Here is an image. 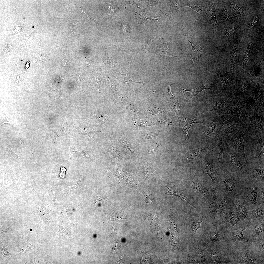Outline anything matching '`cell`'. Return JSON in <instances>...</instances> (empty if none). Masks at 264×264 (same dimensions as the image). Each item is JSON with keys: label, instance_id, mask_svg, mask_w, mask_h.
<instances>
[{"label": "cell", "instance_id": "obj_54", "mask_svg": "<svg viewBox=\"0 0 264 264\" xmlns=\"http://www.w3.org/2000/svg\"><path fill=\"white\" fill-rule=\"evenodd\" d=\"M127 3L130 4L134 5L136 7L140 9V8L133 0H127L126 1Z\"/></svg>", "mask_w": 264, "mask_h": 264}, {"label": "cell", "instance_id": "obj_56", "mask_svg": "<svg viewBox=\"0 0 264 264\" xmlns=\"http://www.w3.org/2000/svg\"><path fill=\"white\" fill-rule=\"evenodd\" d=\"M264 187L262 189V190L261 193V196L262 199V200L264 202Z\"/></svg>", "mask_w": 264, "mask_h": 264}, {"label": "cell", "instance_id": "obj_43", "mask_svg": "<svg viewBox=\"0 0 264 264\" xmlns=\"http://www.w3.org/2000/svg\"><path fill=\"white\" fill-rule=\"evenodd\" d=\"M203 220L196 221L193 222L192 225V229L193 232H195L200 227V223Z\"/></svg>", "mask_w": 264, "mask_h": 264}, {"label": "cell", "instance_id": "obj_9", "mask_svg": "<svg viewBox=\"0 0 264 264\" xmlns=\"http://www.w3.org/2000/svg\"><path fill=\"white\" fill-rule=\"evenodd\" d=\"M171 85H169L167 91V100L171 109H173L175 112L176 115L178 116L181 114L180 106L177 98L172 93L170 90Z\"/></svg>", "mask_w": 264, "mask_h": 264}, {"label": "cell", "instance_id": "obj_38", "mask_svg": "<svg viewBox=\"0 0 264 264\" xmlns=\"http://www.w3.org/2000/svg\"><path fill=\"white\" fill-rule=\"evenodd\" d=\"M251 213L253 217L257 218L262 216L264 214V211L262 208H259L253 210Z\"/></svg>", "mask_w": 264, "mask_h": 264}, {"label": "cell", "instance_id": "obj_12", "mask_svg": "<svg viewBox=\"0 0 264 264\" xmlns=\"http://www.w3.org/2000/svg\"><path fill=\"white\" fill-rule=\"evenodd\" d=\"M231 99L228 98H221L216 100L213 104L210 110L217 112L228 105Z\"/></svg>", "mask_w": 264, "mask_h": 264}, {"label": "cell", "instance_id": "obj_18", "mask_svg": "<svg viewBox=\"0 0 264 264\" xmlns=\"http://www.w3.org/2000/svg\"><path fill=\"white\" fill-rule=\"evenodd\" d=\"M226 221L228 225L232 227L240 220V218L237 215L230 212H228L225 215Z\"/></svg>", "mask_w": 264, "mask_h": 264}, {"label": "cell", "instance_id": "obj_35", "mask_svg": "<svg viewBox=\"0 0 264 264\" xmlns=\"http://www.w3.org/2000/svg\"><path fill=\"white\" fill-rule=\"evenodd\" d=\"M137 19L138 24H144L147 21L153 20H156L159 21L158 20L155 18H147L141 14H139L138 15Z\"/></svg>", "mask_w": 264, "mask_h": 264}, {"label": "cell", "instance_id": "obj_31", "mask_svg": "<svg viewBox=\"0 0 264 264\" xmlns=\"http://www.w3.org/2000/svg\"><path fill=\"white\" fill-rule=\"evenodd\" d=\"M191 43L192 47V55H191L193 59H195V54L196 53L197 56L198 57V55H200V54L201 53L200 49L201 48L199 46L198 44L197 43L196 44H193Z\"/></svg>", "mask_w": 264, "mask_h": 264}, {"label": "cell", "instance_id": "obj_49", "mask_svg": "<svg viewBox=\"0 0 264 264\" xmlns=\"http://www.w3.org/2000/svg\"><path fill=\"white\" fill-rule=\"evenodd\" d=\"M257 234H261L264 231V224L262 223L259 225L256 228L255 230Z\"/></svg>", "mask_w": 264, "mask_h": 264}, {"label": "cell", "instance_id": "obj_26", "mask_svg": "<svg viewBox=\"0 0 264 264\" xmlns=\"http://www.w3.org/2000/svg\"><path fill=\"white\" fill-rule=\"evenodd\" d=\"M227 4L232 10L236 16H241L243 15L244 10L242 8L236 5L231 3Z\"/></svg>", "mask_w": 264, "mask_h": 264}, {"label": "cell", "instance_id": "obj_40", "mask_svg": "<svg viewBox=\"0 0 264 264\" xmlns=\"http://www.w3.org/2000/svg\"><path fill=\"white\" fill-rule=\"evenodd\" d=\"M158 121L161 123L169 125H172L174 123L173 120L165 118H160L158 120Z\"/></svg>", "mask_w": 264, "mask_h": 264}, {"label": "cell", "instance_id": "obj_4", "mask_svg": "<svg viewBox=\"0 0 264 264\" xmlns=\"http://www.w3.org/2000/svg\"><path fill=\"white\" fill-rule=\"evenodd\" d=\"M196 123L201 124H204L201 119L192 117L186 115H183L181 117L179 121L180 129L183 134L186 141L190 146V140L188 135V132L192 124Z\"/></svg>", "mask_w": 264, "mask_h": 264}, {"label": "cell", "instance_id": "obj_6", "mask_svg": "<svg viewBox=\"0 0 264 264\" xmlns=\"http://www.w3.org/2000/svg\"><path fill=\"white\" fill-rule=\"evenodd\" d=\"M246 131L243 128H241L231 138V143L232 147L241 153L247 163L245 153L243 141V136Z\"/></svg>", "mask_w": 264, "mask_h": 264}, {"label": "cell", "instance_id": "obj_44", "mask_svg": "<svg viewBox=\"0 0 264 264\" xmlns=\"http://www.w3.org/2000/svg\"><path fill=\"white\" fill-rule=\"evenodd\" d=\"M259 67L255 65L252 66L250 70V73L252 75L257 76L259 73Z\"/></svg>", "mask_w": 264, "mask_h": 264}, {"label": "cell", "instance_id": "obj_51", "mask_svg": "<svg viewBox=\"0 0 264 264\" xmlns=\"http://www.w3.org/2000/svg\"><path fill=\"white\" fill-rule=\"evenodd\" d=\"M52 137V139L55 143H57L59 140V136L57 135L54 132H53Z\"/></svg>", "mask_w": 264, "mask_h": 264}, {"label": "cell", "instance_id": "obj_47", "mask_svg": "<svg viewBox=\"0 0 264 264\" xmlns=\"http://www.w3.org/2000/svg\"><path fill=\"white\" fill-rule=\"evenodd\" d=\"M235 30V28L234 27H229L226 29L225 31V34L227 36L233 34Z\"/></svg>", "mask_w": 264, "mask_h": 264}, {"label": "cell", "instance_id": "obj_27", "mask_svg": "<svg viewBox=\"0 0 264 264\" xmlns=\"http://www.w3.org/2000/svg\"><path fill=\"white\" fill-rule=\"evenodd\" d=\"M148 112L150 116L165 113L163 110L155 105L150 106L148 108Z\"/></svg>", "mask_w": 264, "mask_h": 264}, {"label": "cell", "instance_id": "obj_23", "mask_svg": "<svg viewBox=\"0 0 264 264\" xmlns=\"http://www.w3.org/2000/svg\"><path fill=\"white\" fill-rule=\"evenodd\" d=\"M219 78L222 82L223 86L231 88L233 87L232 81L222 73L217 74Z\"/></svg>", "mask_w": 264, "mask_h": 264}, {"label": "cell", "instance_id": "obj_8", "mask_svg": "<svg viewBox=\"0 0 264 264\" xmlns=\"http://www.w3.org/2000/svg\"><path fill=\"white\" fill-rule=\"evenodd\" d=\"M264 114L250 111L247 113L246 117L250 120L252 123L260 129L264 133Z\"/></svg>", "mask_w": 264, "mask_h": 264}, {"label": "cell", "instance_id": "obj_41", "mask_svg": "<svg viewBox=\"0 0 264 264\" xmlns=\"http://www.w3.org/2000/svg\"><path fill=\"white\" fill-rule=\"evenodd\" d=\"M0 246V252L6 258L11 257V254L8 252L2 242Z\"/></svg>", "mask_w": 264, "mask_h": 264}, {"label": "cell", "instance_id": "obj_42", "mask_svg": "<svg viewBox=\"0 0 264 264\" xmlns=\"http://www.w3.org/2000/svg\"><path fill=\"white\" fill-rule=\"evenodd\" d=\"M159 135L158 133L150 132L146 134L143 137V138L145 139L151 140L155 138Z\"/></svg>", "mask_w": 264, "mask_h": 264}, {"label": "cell", "instance_id": "obj_25", "mask_svg": "<svg viewBox=\"0 0 264 264\" xmlns=\"http://www.w3.org/2000/svg\"><path fill=\"white\" fill-rule=\"evenodd\" d=\"M94 117L101 123H104L109 121V119L108 116L106 114L102 112L95 113Z\"/></svg>", "mask_w": 264, "mask_h": 264}, {"label": "cell", "instance_id": "obj_33", "mask_svg": "<svg viewBox=\"0 0 264 264\" xmlns=\"http://www.w3.org/2000/svg\"><path fill=\"white\" fill-rule=\"evenodd\" d=\"M245 230V229H241L233 235V240L234 242L237 240L243 241L244 239H246L244 237L242 233L243 231Z\"/></svg>", "mask_w": 264, "mask_h": 264}, {"label": "cell", "instance_id": "obj_7", "mask_svg": "<svg viewBox=\"0 0 264 264\" xmlns=\"http://www.w3.org/2000/svg\"><path fill=\"white\" fill-rule=\"evenodd\" d=\"M209 89L210 88L207 85L202 84L196 88L191 90H186L183 88H180V91L183 93L184 95V99L181 107H183L187 102L194 97H196L197 95L204 89Z\"/></svg>", "mask_w": 264, "mask_h": 264}, {"label": "cell", "instance_id": "obj_20", "mask_svg": "<svg viewBox=\"0 0 264 264\" xmlns=\"http://www.w3.org/2000/svg\"><path fill=\"white\" fill-rule=\"evenodd\" d=\"M235 210L236 215L240 218L243 219L248 218V216L244 203H239L236 205Z\"/></svg>", "mask_w": 264, "mask_h": 264}, {"label": "cell", "instance_id": "obj_19", "mask_svg": "<svg viewBox=\"0 0 264 264\" xmlns=\"http://www.w3.org/2000/svg\"><path fill=\"white\" fill-rule=\"evenodd\" d=\"M229 155L231 162L235 166L236 170L243 172L244 170V167L237 156L232 151L229 152Z\"/></svg>", "mask_w": 264, "mask_h": 264}, {"label": "cell", "instance_id": "obj_58", "mask_svg": "<svg viewBox=\"0 0 264 264\" xmlns=\"http://www.w3.org/2000/svg\"><path fill=\"white\" fill-rule=\"evenodd\" d=\"M63 64L65 66H68L69 65L68 62L66 61L64 62Z\"/></svg>", "mask_w": 264, "mask_h": 264}, {"label": "cell", "instance_id": "obj_55", "mask_svg": "<svg viewBox=\"0 0 264 264\" xmlns=\"http://www.w3.org/2000/svg\"><path fill=\"white\" fill-rule=\"evenodd\" d=\"M82 11L83 12L84 11V13L86 14V15L87 16L86 17V18H88V19H90V20H92V21H93L94 22H95L96 23H98L99 22H100L98 21H97V20H94V19H93L92 18H90L89 16V15H88V14H87V13H86V12H85V11H84V10H83Z\"/></svg>", "mask_w": 264, "mask_h": 264}, {"label": "cell", "instance_id": "obj_11", "mask_svg": "<svg viewBox=\"0 0 264 264\" xmlns=\"http://www.w3.org/2000/svg\"><path fill=\"white\" fill-rule=\"evenodd\" d=\"M203 171L204 175L207 174L210 176L213 184L216 183L217 175L211 163L208 160L206 161L203 165Z\"/></svg>", "mask_w": 264, "mask_h": 264}, {"label": "cell", "instance_id": "obj_53", "mask_svg": "<svg viewBox=\"0 0 264 264\" xmlns=\"http://www.w3.org/2000/svg\"><path fill=\"white\" fill-rule=\"evenodd\" d=\"M1 232H5L11 233L12 230L11 229H8L7 228H3L1 229Z\"/></svg>", "mask_w": 264, "mask_h": 264}, {"label": "cell", "instance_id": "obj_36", "mask_svg": "<svg viewBox=\"0 0 264 264\" xmlns=\"http://www.w3.org/2000/svg\"><path fill=\"white\" fill-rule=\"evenodd\" d=\"M259 156L262 160H264V142L260 141L259 143L258 147Z\"/></svg>", "mask_w": 264, "mask_h": 264}, {"label": "cell", "instance_id": "obj_21", "mask_svg": "<svg viewBox=\"0 0 264 264\" xmlns=\"http://www.w3.org/2000/svg\"><path fill=\"white\" fill-rule=\"evenodd\" d=\"M75 127L81 134L88 135L90 138L92 137L94 132H99L93 131L91 128L85 125L77 126Z\"/></svg>", "mask_w": 264, "mask_h": 264}, {"label": "cell", "instance_id": "obj_34", "mask_svg": "<svg viewBox=\"0 0 264 264\" xmlns=\"http://www.w3.org/2000/svg\"><path fill=\"white\" fill-rule=\"evenodd\" d=\"M237 51L234 46L232 47L231 53L230 62L231 63H235L237 57Z\"/></svg>", "mask_w": 264, "mask_h": 264}, {"label": "cell", "instance_id": "obj_48", "mask_svg": "<svg viewBox=\"0 0 264 264\" xmlns=\"http://www.w3.org/2000/svg\"><path fill=\"white\" fill-rule=\"evenodd\" d=\"M222 12L224 19L229 21L231 19V18L230 14L226 9H224L222 10Z\"/></svg>", "mask_w": 264, "mask_h": 264}, {"label": "cell", "instance_id": "obj_52", "mask_svg": "<svg viewBox=\"0 0 264 264\" xmlns=\"http://www.w3.org/2000/svg\"><path fill=\"white\" fill-rule=\"evenodd\" d=\"M257 22V18H253L252 20V21H251L250 23V25L249 26V28L250 29H251L255 25Z\"/></svg>", "mask_w": 264, "mask_h": 264}, {"label": "cell", "instance_id": "obj_39", "mask_svg": "<svg viewBox=\"0 0 264 264\" xmlns=\"http://www.w3.org/2000/svg\"><path fill=\"white\" fill-rule=\"evenodd\" d=\"M137 252L139 253L142 256V259L141 262L146 263L151 261V256L149 253L147 252Z\"/></svg>", "mask_w": 264, "mask_h": 264}, {"label": "cell", "instance_id": "obj_29", "mask_svg": "<svg viewBox=\"0 0 264 264\" xmlns=\"http://www.w3.org/2000/svg\"><path fill=\"white\" fill-rule=\"evenodd\" d=\"M134 121L136 125L139 127L150 126L153 124V123L151 122L137 118H134Z\"/></svg>", "mask_w": 264, "mask_h": 264}, {"label": "cell", "instance_id": "obj_3", "mask_svg": "<svg viewBox=\"0 0 264 264\" xmlns=\"http://www.w3.org/2000/svg\"><path fill=\"white\" fill-rule=\"evenodd\" d=\"M243 103L251 106L255 112L264 114V96L263 89L257 87L251 95L243 101Z\"/></svg>", "mask_w": 264, "mask_h": 264}, {"label": "cell", "instance_id": "obj_17", "mask_svg": "<svg viewBox=\"0 0 264 264\" xmlns=\"http://www.w3.org/2000/svg\"><path fill=\"white\" fill-rule=\"evenodd\" d=\"M215 151L218 157V165L221 170L223 168V144L222 142L219 143L216 145Z\"/></svg>", "mask_w": 264, "mask_h": 264}, {"label": "cell", "instance_id": "obj_2", "mask_svg": "<svg viewBox=\"0 0 264 264\" xmlns=\"http://www.w3.org/2000/svg\"><path fill=\"white\" fill-rule=\"evenodd\" d=\"M249 111L248 107L236 98H232L226 107L218 112L221 114L232 115L243 119H245L247 112Z\"/></svg>", "mask_w": 264, "mask_h": 264}, {"label": "cell", "instance_id": "obj_59", "mask_svg": "<svg viewBox=\"0 0 264 264\" xmlns=\"http://www.w3.org/2000/svg\"><path fill=\"white\" fill-rule=\"evenodd\" d=\"M20 142H21V144L22 145V143H23V141H22V140H21V139H20Z\"/></svg>", "mask_w": 264, "mask_h": 264}, {"label": "cell", "instance_id": "obj_13", "mask_svg": "<svg viewBox=\"0 0 264 264\" xmlns=\"http://www.w3.org/2000/svg\"><path fill=\"white\" fill-rule=\"evenodd\" d=\"M223 184L226 190L230 193H234L236 190V184L233 179L227 175L224 176L223 178Z\"/></svg>", "mask_w": 264, "mask_h": 264}, {"label": "cell", "instance_id": "obj_15", "mask_svg": "<svg viewBox=\"0 0 264 264\" xmlns=\"http://www.w3.org/2000/svg\"><path fill=\"white\" fill-rule=\"evenodd\" d=\"M229 203L228 199L224 197L220 202L216 205L211 213L214 215L226 211L229 207Z\"/></svg>", "mask_w": 264, "mask_h": 264}, {"label": "cell", "instance_id": "obj_46", "mask_svg": "<svg viewBox=\"0 0 264 264\" xmlns=\"http://www.w3.org/2000/svg\"><path fill=\"white\" fill-rule=\"evenodd\" d=\"M242 260L243 263L245 264H252L254 263L253 260L247 256L242 257Z\"/></svg>", "mask_w": 264, "mask_h": 264}, {"label": "cell", "instance_id": "obj_45", "mask_svg": "<svg viewBox=\"0 0 264 264\" xmlns=\"http://www.w3.org/2000/svg\"><path fill=\"white\" fill-rule=\"evenodd\" d=\"M159 147V145L157 144L152 145L148 149V153L149 154H154Z\"/></svg>", "mask_w": 264, "mask_h": 264}, {"label": "cell", "instance_id": "obj_22", "mask_svg": "<svg viewBox=\"0 0 264 264\" xmlns=\"http://www.w3.org/2000/svg\"><path fill=\"white\" fill-rule=\"evenodd\" d=\"M250 171L252 174L257 181H264V168H251Z\"/></svg>", "mask_w": 264, "mask_h": 264}, {"label": "cell", "instance_id": "obj_5", "mask_svg": "<svg viewBox=\"0 0 264 264\" xmlns=\"http://www.w3.org/2000/svg\"><path fill=\"white\" fill-rule=\"evenodd\" d=\"M163 186L167 188L168 191L165 193L166 196L172 195L181 200H185L191 206L188 198L183 193L181 186L174 181H164Z\"/></svg>", "mask_w": 264, "mask_h": 264}, {"label": "cell", "instance_id": "obj_24", "mask_svg": "<svg viewBox=\"0 0 264 264\" xmlns=\"http://www.w3.org/2000/svg\"><path fill=\"white\" fill-rule=\"evenodd\" d=\"M0 148L2 150L5 156H8L13 159L16 160L19 159V156L14 153L11 149V146H9L7 148H4L0 146Z\"/></svg>", "mask_w": 264, "mask_h": 264}, {"label": "cell", "instance_id": "obj_50", "mask_svg": "<svg viewBox=\"0 0 264 264\" xmlns=\"http://www.w3.org/2000/svg\"><path fill=\"white\" fill-rule=\"evenodd\" d=\"M124 143L127 149L132 153H134V151L133 148L131 144L126 143L125 142H124Z\"/></svg>", "mask_w": 264, "mask_h": 264}, {"label": "cell", "instance_id": "obj_16", "mask_svg": "<svg viewBox=\"0 0 264 264\" xmlns=\"http://www.w3.org/2000/svg\"><path fill=\"white\" fill-rule=\"evenodd\" d=\"M191 187L196 193L204 197H206L208 194V189L202 187L199 183L198 179H195L192 181Z\"/></svg>", "mask_w": 264, "mask_h": 264}, {"label": "cell", "instance_id": "obj_10", "mask_svg": "<svg viewBox=\"0 0 264 264\" xmlns=\"http://www.w3.org/2000/svg\"><path fill=\"white\" fill-rule=\"evenodd\" d=\"M218 119L215 118L208 126L202 135V138H206L214 135L218 136Z\"/></svg>", "mask_w": 264, "mask_h": 264}, {"label": "cell", "instance_id": "obj_30", "mask_svg": "<svg viewBox=\"0 0 264 264\" xmlns=\"http://www.w3.org/2000/svg\"><path fill=\"white\" fill-rule=\"evenodd\" d=\"M144 176L146 178H149L150 177L153 172L158 169L156 168H152L148 166L146 163L144 166Z\"/></svg>", "mask_w": 264, "mask_h": 264}, {"label": "cell", "instance_id": "obj_32", "mask_svg": "<svg viewBox=\"0 0 264 264\" xmlns=\"http://www.w3.org/2000/svg\"><path fill=\"white\" fill-rule=\"evenodd\" d=\"M258 191V188L256 187H253L252 189L250 201V203L252 204H255L256 202L257 197Z\"/></svg>", "mask_w": 264, "mask_h": 264}, {"label": "cell", "instance_id": "obj_28", "mask_svg": "<svg viewBox=\"0 0 264 264\" xmlns=\"http://www.w3.org/2000/svg\"><path fill=\"white\" fill-rule=\"evenodd\" d=\"M215 9L214 7L213 4L209 5L208 11L209 16L211 18L213 22L216 25V23L218 24L216 20V15L215 12Z\"/></svg>", "mask_w": 264, "mask_h": 264}, {"label": "cell", "instance_id": "obj_1", "mask_svg": "<svg viewBox=\"0 0 264 264\" xmlns=\"http://www.w3.org/2000/svg\"><path fill=\"white\" fill-rule=\"evenodd\" d=\"M221 114L217 119L219 127L223 135L226 136L239 130L242 123V120L235 119L228 114Z\"/></svg>", "mask_w": 264, "mask_h": 264}, {"label": "cell", "instance_id": "obj_57", "mask_svg": "<svg viewBox=\"0 0 264 264\" xmlns=\"http://www.w3.org/2000/svg\"><path fill=\"white\" fill-rule=\"evenodd\" d=\"M96 82L98 84V87L99 88L101 82H100V80H99V79L98 78H97V77H96Z\"/></svg>", "mask_w": 264, "mask_h": 264}, {"label": "cell", "instance_id": "obj_37", "mask_svg": "<svg viewBox=\"0 0 264 264\" xmlns=\"http://www.w3.org/2000/svg\"><path fill=\"white\" fill-rule=\"evenodd\" d=\"M251 48L250 46L249 45L247 47L243 64V65L244 66H246L249 60L250 55L251 54Z\"/></svg>", "mask_w": 264, "mask_h": 264}, {"label": "cell", "instance_id": "obj_14", "mask_svg": "<svg viewBox=\"0 0 264 264\" xmlns=\"http://www.w3.org/2000/svg\"><path fill=\"white\" fill-rule=\"evenodd\" d=\"M208 150V147H203L196 149L192 151L186 158L187 163H190L196 160L201 154Z\"/></svg>", "mask_w": 264, "mask_h": 264}]
</instances>
